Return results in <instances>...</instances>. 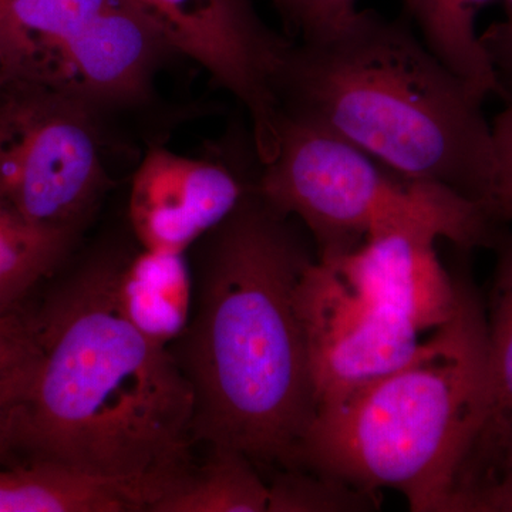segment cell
I'll list each match as a JSON object with an SVG mask.
<instances>
[{"label": "cell", "mask_w": 512, "mask_h": 512, "mask_svg": "<svg viewBox=\"0 0 512 512\" xmlns=\"http://www.w3.org/2000/svg\"><path fill=\"white\" fill-rule=\"evenodd\" d=\"M113 0H3L0 18L22 59V76L35 77L57 49Z\"/></svg>", "instance_id": "obj_18"}, {"label": "cell", "mask_w": 512, "mask_h": 512, "mask_svg": "<svg viewBox=\"0 0 512 512\" xmlns=\"http://www.w3.org/2000/svg\"><path fill=\"white\" fill-rule=\"evenodd\" d=\"M119 262H90L29 316L40 360L10 430L6 463L130 481L144 485L154 503L191 470L194 392L170 349L144 338L121 313Z\"/></svg>", "instance_id": "obj_1"}, {"label": "cell", "mask_w": 512, "mask_h": 512, "mask_svg": "<svg viewBox=\"0 0 512 512\" xmlns=\"http://www.w3.org/2000/svg\"><path fill=\"white\" fill-rule=\"evenodd\" d=\"M495 173L488 197V214L497 224L512 222V96L493 124Z\"/></svg>", "instance_id": "obj_22"}, {"label": "cell", "mask_w": 512, "mask_h": 512, "mask_svg": "<svg viewBox=\"0 0 512 512\" xmlns=\"http://www.w3.org/2000/svg\"><path fill=\"white\" fill-rule=\"evenodd\" d=\"M406 18L416 25L424 45L484 101L505 93L477 33L481 10L494 0H402Z\"/></svg>", "instance_id": "obj_14"}, {"label": "cell", "mask_w": 512, "mask_h": 512, "mask_svg": "<svg viewBox=\"0 0 512 512\" xmlns=\"http://www.w3.org/2000/svg\"><path fill=\"white\" fill-rule=\"evenodd\" d=\"M436 242L430 235L392 232L320 262L357 291L402 312L424 333L447 323L458 306V282L441 265Z\"/></svg>", "instance_id": "obj_11"}, {"label": "cell", "mask_w": 512, "mask_h": 512, "mask_svg": "<svg viewBox=\"0 0 512 512\" xmlns=\"http://www.w3.org/2000/svg\"><path fill=\"white\" fill-rule=\"evenodd\" d=\"M99 110L18 76L0 87V202L39 227L79 234L110 187Z\"/></svg>", "instance_id": "obj_6"}, {"label": "cell", "mask_w": 512, "mask_h": 512, "mask_svg": "<svg viewBox=\"0 0 512 512\" xmlns=\"http://www.w3.org/2000/svg\"><path fill=\"white\" fill-rule=\"evenodd\" d=\"M40 360V346L29 316L0 318V463L8 460L10 430Z\"/></svg>", "instance_id": "obj_19"}, {"label": "cell", "mask_w": 512, "mask_h": 512, "mask_svg": "<svg viewBox=\"0 0 512 512\" xmlns=\"http://www.w3.org/2000/svg\"><path fill=\"white\" fill-rule=\"evenodd\" d=\"M114 293L124 318L144 338L170 348L191 320L194 275L185 252L143 248L120 259Z\"/></svg>", "instance_id": "obj_12"}, {"label": "cell", "mask_w": 512, "mask_h": 512, "mask_svg": "<svg viewBox=\"0 0 512 512\" xmlns=\"http://www.w3.org/2000/svg\"><path fill=\"white\" fill-rule=\"evenodd\" d=\"M2 2H3V0H0V3H2Z\"/></svg>", "instance_id": "obj_26"}, {"label": "cell", "mask_w": 512, "mask_h": 512, "mask_svg": "<svg viewBox=\"0 0 512 512\" xmlns=\"http://www.w3.org/2000/svg\"><path fill=\"white\" fill-rule=\"evenodd\" d=\"M487 382L485 315L473 291L458 284L453 318L410 362L316 412L292 470L372 497L399 491L414 512L456 511L487 416Z\"/></svg>", "instance_id": "obj_4"}, {"label": "cell", "mask_w": 512, "mask_h": 512, "mask_svg": "<svg viewBox=\"0 0 512 512\" xmlns=\"http://www.w3.org/2000/svg\"><path fill=\"white\" fill-rule=\"evenodd\" d=\"M77 234L39 227L0 202V318L20 305L69 254Z\"/></svg>", "instance_id": "obj_17"}, {"label": "cell", "mask_w": 512, "mask_h": 512, "mask_svg": "<svg viewBox=\"0 0 512 512\" xmlns=\"http://www.w3.org/2000/svg\"><path fill=\"white\" fill-rule=\"evenodd\" d=\"M154 20L174 52L204 67L212 82L248 111L256 156L278 144V86L293 40L269 28L252 0H133Z\"/></svg>", "instance_id": "obj_7"}, {"label": "cell", "mask_w": 512, "mask_h": 512, "mask_svg": "<svg viewBox=\"0 0 512 512\" xmlns=\"http://www.w3.org/2000/svg\"><path fill=\"white\" fill-rule=\"evenodd\" d=\"M503 22L490 26L480 36L485 52L490 56L505 93L512 96V0H503Z\"/></svg>", "instance_id": "obj_24"}, {"label": "cell", "mask_w": 512, "mask_h": 512, "mask_svg": "<svg viewBox=\"0 0 512 512\" xmlns=\"http://www.w3.org/2000/svg\"><path fill=\"white\" fill-rule=\"evenodd\" d=\"M298 303L308 336L316 412L400 369L424 340L402 312L357 291L318 259L303 275Z\"/></svg>", "instance_id": "obj_8"}, {"label": "cell", "mask_w": 512, "mask_h": 512, "mask_svg": "<svg viewBox=\"0 0 512 512\" xmlns=\"http://www.w3.org/2000/svg\"><path fill=\"white\" fill-rule=\"evenodd\" d=\"M256 177L222 160L150 148L131 183L134 234L143 248L185 252L237 210Z\"/></svg>", "instance_id": "obj_9"}, {"label": "cell", "mask_w": 512, "mask_h": 512, "mask_svg": "<svg viewBox=\"0 0 512 512\" xmlns=\"http://www.w3.org/2000/svg\"><path fill=\"white\" fill-rule=\"evenodd\" d=\"M22 76V59L8 26L0 18V87L15 77Z\"/></svg>", "instance_id": "obj_25"}, {"label": "cell", "mask_w": 512, "mask_h": 512, "mask_svg": "<svg viewBox=\"0 0 512 512\" xmlns=\"http://www.w3.org/2000/svg\"><path fill=\"white\" fill-rule=\"evenodd\" d=\"M153 495L130 481L37 463H0V512L147 511Z\"/></svg>", "instance_id": "obj_13"}, {"label": "cell", "mask_w": 512, "mask_h": 512, "mask_svg": "<svg viewBox=\"0 0 512 512\" xmlns=\"http://www.w3.org/2000/svg\"><path fill=\"white\" fill-rule=\"evenodd\" d=\"M286 28L298 40H311L332 32L359 10L357 0H274Z\"/></svg>", "instance_id": "obj_21"}, {"label": "cell", "mask_w": 512, "mask_h": 512, "mask_svg": "<svg viewBox=\"0 0 512 512\" xmlns=\"http://www.w3.org/2000/svg\"><path fill=\"white\" fill-rule=\"evenodd\" d=\"M201 466H192L150 512H268L269 484L256 464L238 450L210 447Z\"/></svg>", "instance_id": "obj_15"}, {"label": "cell", "mask_w": 512, "mask_h": 512, "mask_svg": "<svg viewBox=\"0 0 512 512\" xmlns=\"http://www.w3.org/2000/svg\"><path fill=\"white\" fill-rule=\"evenodd\" d=\"M268 512L363 511L375 507L372 495L306 470H282L269 483Z\"/></svg>", "instance_id": "obj_20"}, {"label": "cell", "mask_w": 512, "mask_h": 512, "mask_svg": "<svg viewBox=\"0 0 512 512\" xmlns=\"http://www.w3.org/2000/svg\"><path fill=\"white\" fill-rule=\"evenodd\" d=\"M478 511H512V417L498 444Z\"/></svg>", "instance_id": "obj_23"}, {"label": "cell", "mask_w": 512, "mask_h": 512, "mask_svg": "<svg viewBox=\"0 0 512 512\" xmlns=\"http://www.w3.org/2000/svg\"><path fill=\"white\" fill-rule=\"evenodd\" d=\"M278 97L281 113L485 208L495 154L483 101L409 22L359 9L326 35L292 42Z\"/></svg>", "instance_id": "obj_3"}, {"label": "cell", "mask_w": 512, "mask_h": 512, "mask_svg": "<svg viewBox=\"0 0 512 512\" xmlns=\"http://www.w3.org/2000/svg\"><path fill=\"white\" fill-rule=\"evenodd\" d=\"M174 52L133 0H113L56 50L33 79L62 87L94 109L146 99L160 60Z\"/></svg>", "instance_id": "obj_10"}, {"label": "cell", "mask_w": 512, "mask_h": 512, "mask_svg": "<svg viewBox=\"0 0 512 512\" xmlns=\"http://www.w3.org/2000/svg\"><path fill=\"white\" fill-rule=\"evenodd\" d=\"M198 242L191 320L168 348L194 392V443L292 470L316 416L298 303L316 251L255 188Z\"/></svg>", "instance_id": "obj_2"}, {"label": "cell", "mask_w": 512, "mask_h": 512, "mask_svg": "<svg viewBox=\"0 0 512 512\" xmlns=\"http://www.w3.org/2000/svg\"><path fill=\"white\" fill-rule=\"evenodd\" d=\"M487 325L488 404L484 427L467 461L468 470L485 473L512 417V235L500 245Z\"/></svg>", "instance_id": "obj_16"}, {"label": "cell", "mask_w": 512, "mask_h": 512, "mask_svg": "<svg viewBox=\"0 0 512 512\" xmlns=\"http://www.w3.org/2000/svg\"><path fill=\"white\" fill-rule=\"evenodd\" d=\"M255 191L276 212L302 222L319 261L366 239L413 232L460 249L497 242L484 205L439 183L394 173L335 134L281 113L275 153L262 163Z\"/></svg>", "instance_id": "obj_5"}]
</instances>
